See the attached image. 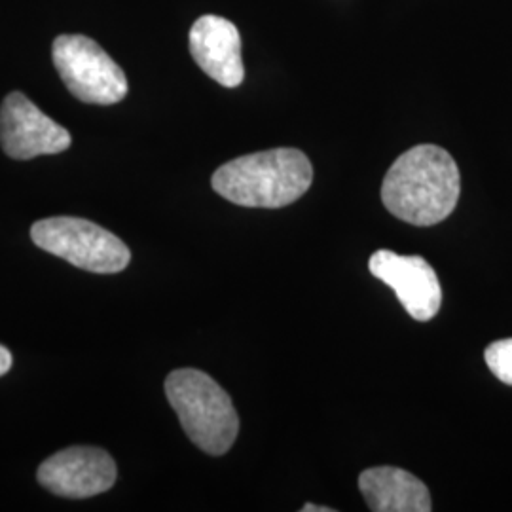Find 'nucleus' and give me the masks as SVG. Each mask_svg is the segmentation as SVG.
I'll use <instances>...</instances> for the list:
<instances>
[{"label":"nucleus","mask_w":512,"mask_h":512,"mask_svg":"<svg viewBox=\"0 0 512 512\" xmlns=\"http://www.w3.org/2000/svg\"><path fill=\"white\" fill-rule=\"evenodd\" d=\"M461 194L456 160L437 145H418L401 154L382 183L385 209L414 226L448 219Z\"/></svg>","instance_id":"nucleus-1"},{"label":"nucleus","mask_w":512,"mask_h":512,"mask_svg":"<svg viewBox=\"0 0 512 512\" xmlns=\"http://www.w3.org/2000/svg\"><path fill=\"white\" fill-rule=\"evenodd\" d=\"M313 181L308 156L296 148H272L220 165L211 184L228 202L241 207L277 209L300 200Z\"/></svg>","instance_id":"nucleus-2"},{"label":"nucleus","mask_w":512,"mask_h":512,"mask_svg":"<svg viewBox=\"0 0 512 512\" xmlns=\"http://www.w3.org/2000/svg\"><path fill=\"white\" fill-rule=\"evenodd\" d=\"M165 395L188 439L205 454L222 456L232 448L239 433L238 412L211 376L196 368H179L167 376Z\"/></svg>","instance_id":"nucleus-3"},{"label":"nucleus","mask_w":512,"mask_h":512,"mask_svg":"<svg viewBox=\"0 0 512 512\" xmlns=\"http://www.w3.org/2000/svg\"><path fill=\"white\" fill-rule=\"evenodd\" d=\"M35 245L93 274H118L128 268V245L90 220L54 217L31 228Z\"/></svg>","instance_id":"nucleus-4"},{"label":"nucleus","mask_w":512,"mask_h":512,"mask_svg":"<svg viewBox=\"0 0 512 512\" xmlns=\"http://www.w3.org/2000/svg\"><path fill=\"white\" fill-rule=\"evenodd\" d=\"M55 69L67 90L90 105H114L128 95V78L95 40L61 35L52 46Z\"/></svg>","instance_id":"nucleus-5"},{"label":"nucleus","mask_w":512,"mask_h":512,"mask_svg":"<svg viewBox=\"0 0 512 512\" xmlns=\"http://www.w3.org/2000/svg\"><path fill=\"white\" fill-rule=\"evenodd\" d=\"M71 133L23 93H8L0 107V145L12 160H33L71 147Z\"/></svg>","instance_id":"nucleus-6"},{"label":"nucleus","mask_w":512,"mask_h":512,"mask_svg":"<svg viewBox=\"0 0 512 512\" xmlns=\"http://www.w3.org/2000/svg\"><path fill=\"white\" fill-rule=\"evenodd\" d=\"M116 463L101 448L73 446L38 467V482L52 494L86 499L105 494L116 482Z\"/></svg>","instance_id":"nucleus-7"},{"label":"nucleus","mask_w":512,"mask_h":512,"mask_svg":"<svg viewBox=\"0 0 512 512\" xmlns=\"http://www.w3.org/2000/svg\"><path fill=\"white\" fill-rule=\"evenodd\" d=\"M368 270L395 291L412 319L425 323L439 313L442 287L437 272L425 258L382 249L370 256Z\"/></svg>","instance_id":"nucleus-8"},{"label":"nucleus","mask_w":512,"mask_h":512,"mask_svg":"<svg viewBox=\"0 0 512 512\" xmlns=\"http://www.w3.org/2000/svg\"><path fill=\"white\" fill-rule=\"evenodd\" d=\"M190 54L203 73L224 88H238L245 78L241 35L230 19L202 16L190 29Z\"/></svg>","instance_id":"nucleus-9"},{"label":"nucleus","mask_w":512,"mask_h":512,"mask_svg":"<svg viewBox=\"0 0 512 512\" xmlns=\"http://www.w3.org/2000/svg\"><path fill=\"white\" fill-rule=\"evenodd\" d=\"M359 490L374 512H429L431 495L418 476L397 467H374L359 476Z\"/></svg>","instance_id":"nucleus-10"},{"label":"nucleus","mask_w":512,"mask_h":512,"mask_svg":"<svg viewBox=\"0 0 512 512\" xmlns=\"http://www.w3.org/2000/svg\"><path fill=\"white\" fill-rule=\"evenodd\" d=\"M484 359L497 380L512 385V338L490 344L484 351Z\"/></svg>","instance_id":"nucleus-11"},{"label":"nucleus","mask_w":512,"mask_h":512,"mask_svg":"<svg viewBox=\"0 0 512 512\" xmlns=\"http://www.w3.org/2000/svg\"><path fill=\"white\" fill-rule=\"evenodd\" d=\"M12 353L4 346H0V376H4L12 368Z\"/></svg>","instance_id":"nucleus-12"},{"label":"nucleus","mask_w":512,"mask_h":512,"mask_svg":"<svg viewBox=\"0 0 512 512\" xmlns=\"http://www.w3.org/2000/svg\"><path fill=\"white\" fill-rule=\"evenodd\" d=\"M302 512H334V509H329V507H319V505H304L302 507Z\"/></svg>","instance_id":"nucleus-13"}]
</instances>
